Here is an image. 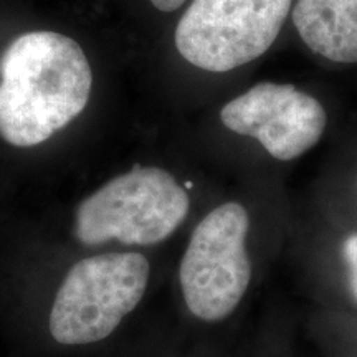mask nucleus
<instances>
[{
    "label": "nucleus",
    "instance_id": "nucleus-4",
    "mask_svg": "<svg viewBox=\"0 0 357 357\" xmlns=\"http://www.w3.org/2000/svg\"><path fill=\"white\" fill-rule=\"evenodd\" d=\"M248 230L247 208L227 202L192 231L178 265V284L187 310L204 323L229 318L248 291L253 275Z\"/></svg>",
    "mask_w": 357,
    "mask_h": 357
},
{
    "label": "nucleus",
    "instance_id": "nucleus-6",
    "mask_svg": "<svg viewBox=\"0 0 357 357\" xmlns=\"http://www.w3.org/2000/svg\"><path fill=\"white\" fill-rule=\"evenodd\" d=\"M227 129L255 137L271 158L293 160L318 144L323 136V105L293 84L258 83L223 106Z\"/></svg>",
    "mask_w": 357,
    "mask_h": 357
},
{
    "label": "nucleus",
    "instance_id": "nucleus-2",
    "mask_svg": "<svg viewBox=\"0 0 357 357\" xmlns=\"http://www.w3.org/2000/svg\"><path fill=\"white\" fill-rule=\"evenodd\" d=\"M189 208V195L172 174L136 166L78 205L75 235L88 247L111 240L149 247L167 240L185 220Z\"/></svg>",
    "mask_w": 357,
    "mask_h": 357
},
{
    "label": "nucleus",
    "instance_id": "nucleus-7",
    "mask_svg": "<svg viewBox=\"0 0 357 357\" xmlns=\"http://www.w3.org/2000/svg\"><path fill=\"white\" fill-rule=\"evenodd\" d=\"M293 22L314 53L357 63V0H296Z\"/></svg>",
    "mask_w": 357,
    "mask_h": 357
},
{
    "label": "nucleus",
    "instance_id": "nucleus-8",
    "mask_svg": "<svg viewBox=\"0 0 357 357\" xmlns=\"http://www.w3.org/2000/svg\"><path fill=\"white\" fill-rule=\"evenodd\" d=\"M342 257L349 270V287L357 301V234L347 236L342 243Z\"/></svg>",
    "mask_w": 357,
    "mask_h": 357
},
{
    "label": "nucleus",
    "instance_id": "nucleus-1",
    "mask_svg": "<svg viewBox=\"0 0 357 357\" xmlns=\"http://www.w3.org/2000/svg\"><path fill=\"white\" fill-rule=\"evenodd\" d=\"M0 136L33 147L86 108L93 86L83 48L66 35L30 32L0 58Z\"/></svg>",
    "mask_w": 357,
    "mask_h": 357
},
{
    "label": "nucleus",
    "instance_id": "nucleus-9",
    "mask_svg": "<svg viewBox=\"0 0 357 357\" xmlns=\"http://www.w3.org/2000/svg\"><path fill=\"white\" fill-rule=\"evenodd\" d=\"M185 0H151V3L160 12H174L184 6Z\"/></svg>",
    "mask_w": 357,
    "mask_h": 357
},
{
    "label": "nucleus",
    "instance_id": "nucleus-5",
    "mask_svg": "<svg viewBox=\"0 0 357 357\" xmlns=\"http://www.w3.org/2000/svg\"><path fill=\"white\" fill-rule=\"evenodd\" d=\"M293 0H192L176 29L177 52L190 65L225 73L268 52Z\"/></svg>",
    "mask_w": 357,
    "mask_h": 357
},
{
    "label": "nucleus",
    "instance_id": "nucleus-3",
    "mask_svg": "<svg viewBox=\"0 0 357 357\" xmlns=\"http://www.w3.org/2000/svg\"><path fill=\"white\" fill-rule=\"evenodd\" d=\"M149 275V260L136 252L102 253L75 263L52 306L53 339L83 346L111 336L144 298Z\"/></svg>",
    "mask_w": 357,
    "mask_h": 357
}]
</instances>
